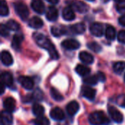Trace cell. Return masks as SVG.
Returning <instances> with one entry per match:
<instances>
[{"label": "cell", "instance_id": "obj_1", "mask_svg": "<svg viewBox=\"0 0 125 125\" xmlns=\"http://www.w3.org/2000/svg\"><path fill=\"white\" fill-rule=\"evenodd\" d=\"M34 40H35V41H36V43H37L38 46H40V47L46 49L48 52L49 55L52 59L57 60L59 57V53L56 51L54 45L44 35H42L41 33L36 32V33L34 34Z\"/></svg>", "mask_w": 125, "mask_h": 125}, {"label": "cell", "instance_id": "obj_2", "mask_svg": "<svg viewBox=\"0 0 125 125\" xmlns=\"http://www.w3.org/2000/svg\"><path fill=\"white\" fill-rule=\"evenodd\" d=\"M89 122L92 125H108L110 120L103 111H95L89 116Z\"/></svg>", "mask_w": 125, "mask_h": 125}, {"label": "cell", "instance_id": "obj_3", "mask_svg": "<svg viewBox=\"0 0 125 125\" xmlns=\"http://www.w3.org/2000/svg\"><path fill=\"white\" fill-rule=\"evenodd\" d=\"M14 8L15 13L18 15V16L22 20H26L29 15V11L28 7L23 2H16L14 4Z\"/></svg>", "mask_w": 125, "mask_h": 125}, {"label": "cell", "instance_id": "obj_4", "mask_svg": "<svg viewBox=\"0 0 125 125\" xmlns=\"http://www.w3.org/2000/svg\"><path fill=\"white\" fill-rule=\"evenodd\" d=\"M67 2L70 4V7L78 11L80 13H84L88 11L89 7L83 1L79 0H67Z\"/></svg>", "mask_w": 125, "mask_h": 125}, {"label": "cell", "instance_id": "obj_5", "mask_svg": "<svg viewBox=\"0 0 125 125\" xmlns=\"http://www.w3.org/2000/svg\"><path fill=\"white\" fill-rule=\"evenodd\" d=\"M108 111L110 116L111 117V119L114 122H115L116 123H118V124H120L123 122V119H124L123 115L115 107L109 106L108 108Z\"/></svg>", "mask_w": 125, "mask_h": 125}, {"label": "cell", "instance_id": "obj_6", "mask_svg": "<svg viewBox=\"0 0 125 125\" xmlns=\"http://www.w3.org/2000/svg\"><path fill=\"white\" fill-rule=\"evenodd\" d=\"M90 32L96 36V37H101L104 33V28L102 24L98 22L92 23L89 27Z\"/></svg>", "mask_w": 125, "mask_h": 125}, {"label": "cell", "instance_id": "obj_7", "mask_svg": "<svg viewBox=\"0 0 125 125\" xmlns=\"http://www.w3.org/2000/svg\"><path fill=\"white\" fill-rule=\"evenodd\" d=\"M80 46V43L75 39H66L62 43V46L67 50H75L78 49Z\"/></svg>", "mask_w": 125, "mask_h": 125}, {"label": "cell", "instance_id": "obj_8", "mask_svg": "<svg viewBox=\"0 0 125 125\" xmlns=\"http://www.w3.org/2000/svg\"><path fill=\"white\" fill-rule=\"evenodd\" d=\"M18 83L26 90H31L34 87V81L29 77L21 76L18 78Z\"/></svg>", "mask_w": 125, "mask_h": 125}, {"label": "cell", "instance_id": "obj_9", "mask_svg": "<svg viewBox=\"0 0 125 125\" xmlns=\"http://www.w3.org/2000/svg\"><path fill=\"white\" fill-rule=\"evenodd\" d=\"M81 93L83 97H85L86 99L90 101H93L95 99L96 91L89 86H86V85L83 86L81 88Z\"/></svg>", "mask_w": 125, "mask_h": 125}, {"label": "cell", "instance_id": "obj_10", "mask_svg": "<svg viewBox=\"0 0 125 125\" xmlns=\"http://www.w3.org/2000/svg\"><path fill=\"white\" fill-rule=\"evenodd\" d=\"M50 116L55 121H62L64 119V113L61 108L56 107L51 111Z\"/></svg>", "mask_w": 125, "mask_h": 125}, {"label": "cell", "instance_id": "obj_11", "mask_svg": "<svg viewBox=\"0 0 125 125\" xmlns=\"http://www.w3.org/2000/svg\"><path fill=\"white\" fill-rule=\"evenodd\" d=\"M1 83L5 87L10 88L13 85V77L10 72H3L1 75Z\"/></svg>", "mask_w": 125, "mask_h": 125}, {"label": "cell", "instance_id": "obj_12", "mask_svg": "<svg viewBox=\"0 0 125 125\" xmlns=\"http://www.w3.org/2000/svg\"><path fill=\"white\" fill-rule=\"evenodd\" d=\"M79 108H80V105H79L78 102H77L76 101L70 102V103H68V105L66 107L67 113L71 116H75L78 112Z\"/></svg>", "mask_w": 125, "mask_h": 125}, {"label": "cell", "instance_id": "obj_13", "mask_svg": "<svg viewBox=\"0 0 125 125\" xmlns=\"http://www.w3.org/2000/svg\"><path fill=\"white\" fill-rule=\"evenodd\" d=\"M31 7L38 14H42L45 11V5L42 0H31Z\"/></svg>", "mask_w": 125, "mask_h": 125}, {"label": "cell", "instance_id": "obj_14", "mask_svg": "<svg viewBox=\"0 0 125 125\" xmlns=\"http://www.w3.org/2000/svg\"><path fill=\"white\" fill-rule=\"evenodd\" d=\"M1 120L2 125H12L13 119L12 113L7 111H3L1 115Z\"/></svg>", "mask_w": 125, "mask_h": 125}, {"label": "cell", "instance_id": "obj_15", "mask_svg": "<svg viewBox=\"0 0 125 125\" xmlns=\"http://www.w3.org/2000/svg\"><path fill=\"white\" fill-rule=\"evenodd\" d=\"M79 59L81 60V62H83V63L87 64V65L92 64L94 63V60L92 55H91L90 53H89L86 51H83V52H80Z\"/></svg>", "mask_w": 125, "mask_h": 125}, {"label": "cell", "instance_id": "obj_16", "mask_svg": "<svg viewBox=\"0 0 125 125\" xmlns=\"http://www.w3.org/2000/svg\"><path fill=\"white\" fill-rule=\"evenodd\" d=\"M62 17L64 20L70 21L75 18L73 9L70 7H65L62 10Z\"/></svg>", "mask_w": 125, "mask_h": 125}, {"label": "cell", "instance_id": "obj_17", "mask_svg": "<svg viewBox=\"0 0 125 125\" xmlns=\"http://www.w3.org/2000/svg\"><path fill=\"white\" fill-rule=\"evenodd\" d=\"M3 106L5 111L12 113L15 109V101L12 97H7L3 102Z\"/></svg>", "mask_w": 125, "mask_h": 125}, {"label": "cell", "instance_id": "obj_18", "mask_svg": "<svg viewBox=\"0 0 125 125\" xmlns=\"http://www.w3.org/2000/svg\"><path fill=\"white\" fill-rule=\"evenodd\" d=\"M59 16L58 10L54 7H49L46 13V18L50 21H55Z\"/></svg>", "mask_w": 125, "mask_h": 125}, {"label": "cell", "instance_id": "obj_19", "mask_svg": "<svg viewBox=\"0 0 125 125\" xmlns=\"http://www.w3.org/2000/svg\"><path fill=\"white\" fill-rule=\"evenodd\" d=\"M1 62L4 65L9 66H11L13 63V59L12 55H10V53L7 51H3L1 52Z\"/></svg>", "mask_w": 125, "mask_h": 125}, {"label": "cell", "instance_id": "obj_20", "mask_svg": "<svg viewBox=\"0 0 125 125\" xmlns=\"http://www.w3.org/2000/svg\"><path fill=\"white\" fill-rule=\"evenodd\" d=\"M29 26L33 29H40L43 26V21L39 17L34 16L29 20Z\"/></svg>", "mask_w": 125, "mask_h": 125}, {"label": "cell", "instance_id": "obj_21", "mask_svg": "<svg viewBox=\"0 0 125 125\" xmlns=\"http://www.w3.org/2000/svg\"><path fill=\"white\" fill-rule=\"evenodd\" d=\"M23 40V35L21 33L14 35L12 42V46L16 50L19 49L21 48V44Z\"/></svg>", "mask_w": 125, "mask_h": 125}, {"label": "cell", "instance_id": "obj_22", "mask_svg": "<svg viewBox=\"0 0 125 125\" xmlns=\"http://www.w3.org/2000/svg\"><path fill=\"white\" fill-rule=\"evenodd\" d=\"M75 71H76V72H77V74L78 75H80L81 77H87L89 74V73L91 71V69L89 67H87V66H86L84 65L79 64V65H78L76 66Z\"/></svg>", "mask_w": 125, "mask_h": 125}, {"label": "cell", "instance_id": "obj_23", "mask_svg": "<svg viewBox=\"0 0 125 125\" xmlns=\"http://www.w3.org/2000/svg\"><path fill=\"white\" fill-rule=\"evenodd\" d=\"M71 31L75 34H83L86 31V26L83 23H77L70 27Z\"/></svg>", "mask_w": 125, "mask_h": 125}, {"label": "cell", "instance_id": "obj_24", "mask_svg": "<svg viewBox=\"0 0 125 125\" xmlns=\"http://www.w3.org/2000/svg\"><path fill=\"white\" fill-rule=\"evenodd\" d=\"M51 34L55 37H60L66 32L65 28L62 26H53L51 29Z\"/></svg>", "mask_w": 125, "mask_h": 125}, {"label": "cell", "instance_id": "obj_25", "mask_svg": "<svg viewBox=\"0 0 125 125\" xmlns=\"http://www.w3.org/2000/svg\"><path fill=\"white\" fill-rule=\"evenodd\" d=\"M116 29L112 26H108V27L105 29V37L108 40L114 41L116 38Z\"/></svg>", "mask_w": 125, "mask_h": 125}, {"label": "cell", "instance_id": "obj_26", "mask_svg": "<svg viewBox=\"0 0 125 125\" xmlns=\"http://www.w3.org/2000/svg\"><path fill=\"white\" fill-rule=\"evenodd\" d=\"M32 112L37 117L42 116L45 113V108L40 104H34L32 107Z\"/></svg>", "mask_w": 125, "mask_h": 125}, {"label": "cell", "instance_id": "obj_27", "mask_svg": "<svg viewBox=\"0 0 125 125\" xmlns=\"http://www.w3.org/2000/svg\"><path fill=\"white\" fill-rule=\"evenodd\" d=\"M98 81L99 80H98L97 76H94V75L87 76L83 79V83L89 85H95Z\"/></svg>", "mask_w": 125, "mask_h": 125}, {"label": "cell", "instance_id": "obj_28", "mask_svg": "<svg viewBox=\"0 0 125 125\" xmlns=\"http://www.w3.org/2000/svg\"><path fill=\"white\" fill-rule=\"evenodd\" d=\"M9 14V8L5 0L0 1V15L1 16H6Z\"/></svg>", "mask_w": 125, "mask_h": 125}, {"label": "cell", "instance_id": "obj_29", "mask_svg": "<svg viewBox=\"0 0 125 125\" xmlns=\"http://www.w3.org/2000/svg\"><path fill=\"white\" fill-rule=\"evenodd\" d=\"M6 26L10 30H12V31H18L20 29V24L15 20H9L7 22Z\"/></svg>", "mask_w": 125, "mask_h": 125}, {"label": "cell", "instance_id": "obj_30", "mask_svg": "<svg viewBox=\"0 0 125 125\" xmlns=\"http://www.w3.org/2000/svg\"><path fill=\"white\" fill-rule=\"evenodd\" d=\"M125 69V62L124 61H119L114 63V70L116 73L120 74Z\"/></svg>", "mask_w": 125, "mask_h": 125}, {"label": "cell", "instance_id": "obj_31", "mask_svg": "<svg viewBox=\"0 0 125 125\" xmlns=\"http://www.w3.org/2000/svg\"><path fill=\"white\" fill-rule=\"evenodd\" d=\"M87 46L89 49H91L92 51L94 52H100L101 50H102V47L101 46L97 43V42H90V43H87Z\"/></svg>", "mask_w": 125, "mask_h": 125}, {"label": "cell", "instance_id": "obj_32", "mask_svg": "<svg viewBox=\"0 0 125 125\" xmlns=\"http://www.w3.org/2000/svg\"><path fill=\"white\" fill-rule=\"evenodd\" d=\"M34 125H50L49 120L45 116H40L34 119Z\"/></svg>", "mask_w": 125, "mask_h": 125}, {"label": "cell", "instance_id": "obj_33", "mask_svg": "<svg viewBox=\"0 0 125 125\" xmlns=\"http://www.w3.org/2000/svg\"><path fill=\"white\" fill-rule=\"evenodd\" d=\"M51 97L57 102H60V101L63 100V99H64L62 95L56 89L53 88L51 89Z\"/></svg>", "mask_w": 125, "mask_h": 125}, {"label": "cell", "instance_id": "obj_34", "mask_svg": "<svg viewBox=\"0 0 125 125\" xmlns=\"http://www.w3.org/2000/svg\"><path fill=\"white\" fill-rule=\"evenodd\" d=\"M9 29L7 28V27L3 24H1V27H0V33L1 35L3 37H7L9 35Z\"/></svg>", "mask_w": 125, "mask_h": 125}, {"label": "cell", "instance_id": "obj_35", "mask_svg": "<svg viewBox=\"0 0 125 125\" xmlns=\"http://www.w3.org/2000/svg\"><path fill=\"white\" fill-rule=\"evenodd\" d=\"M42 92L41 91H40L39 89H37L33 94L31 95V98L32 99H35L36 100H41L42 99Z\"/></svg>", "mask_w": 125, "mask_h": 125}, {"label": "cell", "instance_id": "obj_36", "mask_svg": "<svg viewBox=\"0 0 125 125\" xmlns=\"http://www.w3.org/2000/svg\"><path fill=\"white\" fill-rule=\"evenodd\" d=\"M117 38L120 43L125 44V30H121L119 32Z\"/></svg>", "mask_w": 125, "mask_h": 125}, {"label": "cell", "instance_id": "obj_37", "mask_svg": "<svg viewBox=\"0 0 125 125\" xmlns=\"http://www.w3.org/2000/svg\"><path fill=\"white\" fill-rule=\"evenodd\" d=\"M116 8L119 13H120L123 15H125V4H119Z\"/></svg>", "mask_w": 125, "mask_h": 125}, {"label": "cell", "instance_id": "obj_38", "mask_svg": "<svg viewBox=\"0 0 125 125\" xmlns=\"http://www.w3.org/2000/svg\"><path fill=\"white\" fill-rule=\"evenodd\" d=\"M96 76H97V77L98 80H99V81H100V82H105V80H106L105 74H104V73H103V72H101V71L98 72V73H97V74Z\"/></svg>", "mask_w": 125, "mask_h": 125}, {"label": "cell", "instance_id": "obj_39", "mask_svg": "<svg viewBox=\"0 0 125 125\" xmlns=\"http://www.w3.org/2000/svg\"><path fill=\"white\" fill-rule=\"evenodd\" d=\"M119 23L120 25L125 27V15H122L119 18Z\"/></svg>", "mask_w": 125, "mask_h": 125}, {"label": "cell", "instance_id": "obj_40", "mask_svg": "<svg viewBox=\"0 0 125 125\" xmlns=\"http://www.w3.org/2000/svg\"><path fill=\"white\" fill-rule=\"evenodd\" d=\"M47 1H48V2H50L51 4H57L58 2H59V0H46Z\"/></svg>", "mask_w": 125, "mask_h": 125}, {"label": "cell", "instance_id": "obj_41", "mask_svg": "<svg viewBox=\"0 0 125 125\" xmlns=\"http://www.w3.org/2000/svg\"><path fill=\"white\" fill-rule=\"evenodd\" d=\"M4 87H5V85L1 83V94H4Z\"/></svg>", "mask_w": 125, "mask_h": 125}, {"label": "cell", "instance_id": "obj_42", "mask_svg": "<svg viewBox=\"0 0 125 125\" xmlns=\"http://www.w3.org/2000/svg\"><path fill=\"white\" fill-rule=\"evenodd\" d=\"M120 105L123 108H125V96L123 97L122 100V102L120 103Z\"/></svg>", "mask_w": 125, "mask_h": 125}, {"label": "cell", "instance_id": "obj_43", "mask_svg": "<svg viewBox=\"0 0 125 125\" xmlns=\"http://www.w3.org/2000/svg\"><path fill=\"white\" fill-rule=\"evenodd\" d=\"M115 1H117V2H119V3H122V2L125 1V0H115Z\"/></svg>", "mask_w": 125, "mask_h": 125}, {"label": "cell", "instance_id": "obj_44", "mask_svg": "<svg viewBox=\"0 0 125 125\" xmlns=\"http://www.w3.org/2000/svg\"><path fill=\"white\" fill-rule=\"evenodd\" d=\"M109 0H103V1H104V2H107V1H108Z\"/></svg>", "mask_w": 125, "mask_h": 125}, {"label": "cell", "instance_id": "obj_45", "mask_svg": "<svg viewBox=\"0 0 125 125\" xmlns=\"http://www.w3.org/2000/svg\"><path fill=\"white\" fill-rule=\"evenodd\" d=\"M87 1H94V0H87Z\"/></svg>", "mask_w": 125, "mask_h": 125}, {"label": "cell", "instance_id": "obj_46", "mask_svg": "<svg viewBox=\"0 0 125 125\" xmlns=\"http://www.w3.org/2000/svg\"><path fill=\"white\" fill-rule=\"evenodd\" d=\"M124 80H125V76H124Z\"/></svg>", "mask_w": 125, "mask_h": 125}]
</instances>
